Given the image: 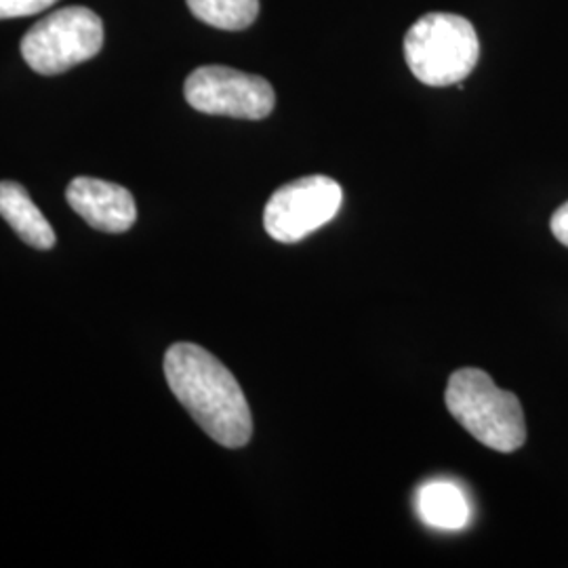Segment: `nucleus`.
I'll list each match as a JSON object with an SVG mask.
<instances>
[{
    "instance_id": "nucleus-1",
    "label": "nucleus",
    "mask_w": 568,
    "mask_h": 568,
    "mask_svg": "<svg viewBox=\"0 0 568 568\" xmlns=\"http://www.w3.org/2000/svg\"><path fill=\"white\" fill-rule=\"evenodd\" d=\"M164 377L175 398L204 432L225 448H241L253 436L243 387L220 358L196 344L171 345Z\"/></svg>"
},
{
    "instance_id": "nucleus-2",
    "label": "nucleus",
    "mask_w": 568,
    "mask_h": 568,
    "mask_svg": "<svg viewBox=\"0 0 568 568\" xmlns=\"http://www.w3.org/2000/svg\"><path fill=\"white\" fill-rule=\"evenodd\" d=\"M448 413L459 426L499 453H514L527 443L525 410L516 394L499 389L485 371L459 368L448 379Z\"/></svg>"
},
{
    "instance_id": "nucleus-3",
    "label": "nucleus",
    "mask_w": 568,
    "mask_h": 568,
    "mask_svg": "<svg viewBox=\"0 0 568 568\" xmlns=\"http://www.w3.org/2000/svg\"><path fill=\"white\" fill-rule=\"evenodd\" d=\"M480 58L474 26L455 13H427L405 37V60L417 81L450 87L466 81Z\"/></svg>"
},
{
    "instance_id": "nucleus-4",
    "label": "nucleus",
    "mask_w": 568,
    "mask_h": 568,
    "mask_svg": "<svg viewBox=\"0 0 568 568\" xmlns=\"http://www.w3.org/2000/svg\"><path fill=\"white\" fill-rule=\"evenodd\" d=\"M103 47L102 18L87 7H65L37 21L21 39L26 63L44 77L93 60Z\"/></svg>"
},
{
    "instance_id": "nucleus-5",
    "label": "nucleus",
    "mask_w": 568,
    "mask_h": 568,
    "mask_svg": "<svg viewBox=\"0 0 568 568\" xmlns=\"http://www.w3.org/2000/svg\"><path fill=\"white\" fill-rule=\"evenodd\" d=\"M183 95L203 114L243 121H262L276 105L270 82L227 65L196 68L183 84Z\"/></svg>"
},
{
    "instance_id": "nucleus-6",
    "label": "nucleus",
    "mask_w": 568,
    "mask_h": 568,
    "mask_svg": "<svg viewBox=\"0 0 568 568\" xmlns=\"http://www.w3.org/2000/svg\"><path fill=\"white\" fill-rule=\"evenodd\" d=\"M344 190L326 175H310L278 187L265 204V232L276 243H300L342 209Z\"/></svg>"
},
{
    "instance_id": "nucleus-7",
    "label": "nucleus",
    "mask_w": 568,
    "mask_h": 568,
    "mask_svg": "<svg viewBox=\"0 0 568 568\" xmlns=\"http://www.w3.org/2000/svg\"><path fill=\"white\" fill-rule=\"evenodd\" d=\"M65 199L87 224L105 234H122L138 220L133 194L119 183L77 178L68 185Z\"/></svg>"
},
{
    "instance_id": "nucleus-8",
    "label": "nucleus",
    "mask_w": 568,
    "mask_h": 568,
    "mask_svg": "<svg viewBox=\"0 0 568 568\" xmlns=\"http://www.w3.org/2000/svg\"><path fill=\"white\" fill-rule=\"evenodd\" d=\"M0 217L16 230L23 243L39 251L55 246L53 227L21 183L0 182Z\"/></svg>"
},
{
    "instance_id": "nucleus-9",
    "label": "nucleus",
    "mask_w": 568,
    "mask_h": 568,
    "mask_svg": "<svg viewBox=\"0 0 568 568\" xmlns=\"http://www.w3.org/2000/svg\"><path fill=\"white\" fill-rule=\"evenodd\" d=\"M419 516L422 520L434 528L457 530L469 523V504L462 488L447 480L427 483L419 490Z\"/></svg>"
},
{
    "instance_id": "nucleus-10",
    "label": "nucleus",
    "mask_w": 568,
    "mask_h": 568,
    "mask_svg": "<svg viewBox=\"0 0 568 568\" xmlns=\"http://www.w3.org/2000/svg\"><path fill=\"white\" fill-rule=\"evenodd\" d=\"M187 7L196 20L227 32L248 28L260 16V0H187Z\"/></svg>"
},
{
    "instance_id": "nucleus-11",
    "label": "nucleus",
    "mask_w": 568,
    "mask_h": 568,
    "mask_svg": "<svg viewBox=\"0 0 568 568\" xmlns=\"http://www.w3.org/2000/svg\"><path fill=\"white\" fill-rule=\"evenodd\" d=\"M58 0H0V20L28 18L47 11Z\"/></svg>"
},
{
    "instance_id": "nucleus-12",
    "label": "nucleus",
    "mask_w": 568,
    "mask_h": 568,
    "mask_svg": "<svg viewBox=\"0 0 568 568\" xmlns=\"http://www.w3.org/2000/svg\"><path fill=\"white\" fill-rule=\"evenodd\" d=\"M551 234L568 246V203L558 206V211L551 215Z\"/></svg>"
}]
</instances>
